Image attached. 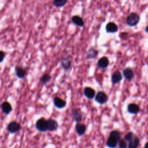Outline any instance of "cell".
<instances>
[{"mask_svg":"<svg viewBox=\"0 0 148 148\" xmlns=\"http://www.w3.org/2000/svg\"><path fill=\"white\" fill-rule=\"evenodd\" d=\"M140 21V16L136 13H131L126 18V23L130 27L136 25Z\"/></svg>","mask_w":148,"mask_h":148,"instance_id":"obj_1","label":"cell"},{"mask_svg":"<svg viewBox=\"0 0 148 148\" xmlns=\"http://www.w3.org/2000/svg\"><path fill=\"white\" fill-rule=\"evenodd\" d=\"M35 127L39 132H46V131H47V120H46L44 117H40L36 121Z\"/></svg>","mask_w":148,"mask_h":148,"instance_id":"obj_2","label":"cell"},{"mask_svg":"<svg viewBox=\"0 0 148 148\" xmlns=\"http://www.w3.org/2000/svg\"><path fill=\"white\" fill-rule=\"evenodd\" d=\"M21 128L20 124L16 121H10L7 125V130L10 134H14L19 131Z\"/></svg>","mask_w":148,"mask_h":148,"instance_id":"obj_3","label":"cell"},{"mask_svg":"<svg viewBox=\"0 0 148 148\" xmlns=\"http://www.w3.org/2000/svg\"><path fill=\"white\" fill-rule=\"evenodd\" d=\"M95 100L98 103L104 104L108 101V97L104 92L99 91L95 95Z\"/></svg>","mask_w":148,"mask_h":148,"instance_id":"obj_4","label":"cell"},{"mask_svg":"<svg viewBox=\"0 0 148 148\" xmlns=\"http://www.w3.org/2000/svg\"><path fill=\"white\" fill-rule=\"evenodd\" d=\"M120 140V139H119L115 136L109 134V136L106 141V145L110 148H114L117 146V145Z\"/></svg>","mask_w":148,"mask_h":148,"instance_id":"obj_5","label":"cell"},{"mask_svg":"<svg viewBox=\"0 0 148 148\" xmlns=\"http://www.w3.org/2000/svg\"><path fill=\"white\" fill-rule=\"evenodd\" d=\"M58 124L57 121L52 119H49L47 120V131H54L57 130Z\"/></svg>","mask_w":148,"mask_h":148,"instance_id":"obj_6","label":"cell"},{"mask_svg":"<svg viewBox=\"0 0 148 148\" xmlns=\"http://www.w3.org/2000/svg\"><path fill=\"white\" fill-rule=\"evenodd\" d=\"M53 103L54 106L58 109H62L65 107L66 105V101L58 97H56L54 98Z\"/></svg>","mask_w":148,"mask_h":148,"instance_id":"obj_7","label":"cell"},{"mask_svg":"<svg viewBox=\"0 0 148 148\" xmlns=\"http://www.w3.org/2000/svg\"><path fill=\"white\" fill-rule=\"evenodd\" d=\"M15 74L17 78L23 79L27 75L26 70L21 66H16L15 68Z\"/></svg>","mask_w":148,"mask_h":148,"instance_id":"obj_8","label":"cell"},{"mask_svg":"<svg viewBox=\"0 0 148 148\" xmlns=\"http://www.w3.org/2000/svg\"><path fill=\"white\" fill-rule=\"evenodd\" d=\"M106 31L108 33H115L118 31L119 28L114 22H109L106 25Z\"/></svg>","mask_w":148,"mask_h":148,"instance_id":"obj_9","label":"cell"},{"mask_svg":"<svg viewBox=\"0 0 148 148\" xmlns=\"http://www.w3.org/2000/svg\"><path fill=\"white\" fill-rule=\"evenodd\" d=\"M1 109L4 114H9L12 110V106L9 102L5 101L1 105Z\"/></svg>","mask_w":148,"mask_h":148,"instance_id":"obj_10","label":"cell"},{"mask_svg":"<svg viewBox=\"0 0 148 148\" xmlns=\"http://www.w3.org/2000/svg\"><path fill=\"white\" fill-rule=\"evenodd\" d=\"M98 66L101 69L106 68L109 64V61L106 57H102L98 61Z\"/></svg>","mask_w":148,"mask_h":148,"instance_id":"obj_11","label":"cell"},{"mask_svg":"<svg viewBox=\"0 0 148 148\" xmlns=\"http://www.w3.org/2000/svg\"><path fill=\"white\" fill-rule=\"evenodd\" d=\"M71 20L75 25L78 27H83L84 25V21L83 19L79 16L75 15L72 16L71 18Z\"/></svg>","mask_w":148,"mask_h":148,"instance_id":"obj_12","label":"cell"},{"mask_svg":"<svg viewBox=\"0 0 148 148\" xmlns=\"http://www.w3.org/2000/svg\"><path fill=\"white\" fill-rule=\"evenodd\" d=\"M123 78L122 75L120 73V72L117 71L116 72H114L113 75H112V77H111V80L113 84H116L118 83L119 82H120L121 79Z\"/></svg>","mask_w":148,"mask_h":148,"instance_id":"obj_13","label":"cell"},{"mask_svg":"<svg viewBox=\"0 0 148 148\" xmlns=\"http://www.w3.org/2000/svg\"><path fill=\"white\" fill-rule=\"evenodd\" d=\"M128 112L131 114H136L139 112L140 108L139 106L134 103H130L127 106Z\"/></svg>","mask_w":148,"mask_h":148,"instance_id":"obj_14","label":"cell"},{"mask_svg":"<svg viewBox=\"0 0 148 148\" xmlns=\"http://www.w3.org/2000/svg\"><path fill=\"white\" fill-rule=\"evenodd\" d=\"M139 143V139L137 136L134 135L128 142V148H138Z\"/></svg>","mask_w":148,"mask_h":148,"instance_id":"obj_15","label":"cell"},{"mask_svg":"<svg viewBox=\"0 0 148 148\" xmlns=\"http://www.w3.org/2000/svg\"><path fill=\"white\" fill-rule=\"evenodd\" d=\"M84 95L88 99H92L95 97V92L93 88L87 87L84 89Z\"/></svg>","mask_w":148,"mask_h":148,"instance_id":"obj_16","label":"cell"},{"mask_svg":"<svg viewBox=\"0 0 148 148\" xmlns=\"http://www.w3.org/2000/svg\"><path fill=\"white\" fill-rule=\"evenodd\" d=\"M123 76H124V77L128 80H131L134 77V76L133 71L130 68H125L123 71Z\"/></svg>","mask_w":148,"mask_h":148,"instance_id":"obj_17","label":"cell"},{"mask_svg":"<svg viewBox=\"0 0 148 148\" xmlns=\"http://www.w3.org/2000/svg\"><path fill=\"white\" fill-rule=\"evenodd\" d=\"M98 54V51L94 49V48H90L86 53V58L87 59H93L95 58Z\"/></svg>","mask_w":148,"mask_h":148,"instance_id":"obj_18","label":"cell"},{"mask_svg":"<svg viewBox=\"0 0 148 148\" xmlns=\"http://www.w3.org/2000/svg\"><path fill=\"white\" fill-rule=\"evenodd\" d=\"M75 130L78 135H83L86 132V127L83 124L77 123L75 126Z\"/></svg>","mask_w":148,"mask_h":148,"instance_id":"obj_19","label":"cell"},{"mask_svg":"<svg viewBox=\"0 0 148 148\" xmlns=\"http://www.w3.org/2000/svg\"><path fill=\"white\" fill-rule=\"evenodd\" d=\"M61 65L65 70H68L71 66V61L68 58H64L61 61Z\"/></svg>","mask_w":148,"mask_h":148,"instance_id":"obj_20","label":"cell"},{"mask_svg":"<svg viewBox=\"0 0 148 148\" xmlns=\"http://www.w3.org/2000/svg\"><path fill=\"white\" fill-rule=\"evenodd\" d=\"M72 114H73V119L75 121L79 122L82 120V113H80V112L78 109H74L73 110Z\"/></svg>","mask_w":148,"mask_h":148,"instance_id":"obj_21","label":"cell"},{"mask_svg":"<svg viewBox=\"0 0 148 148\" xmlns=\"http://www.w3.org/2000/svg\"><path fill=\"white\" fill-rule=\"evenodd\" d=\"M67 2L68 0H53V5L57 8H60L65 5Z\"/></svg>","mask_w":148,"mask_h":148,"instance_id":"obj_22","label":"cell"},{"mask_svg":"<svg viewBox=\"0 0 148 148\" xmlns=\"http://www.w3.org/2000/svg\"><path fill=\"white\" fill-rule=\"evenodd\" d=\"M51 79V76L48 73H45L41 76L40 77V82L43 84H46Z\"/></svg>","mask_w":148,"mask_h":148,"instance_id":"obj_23","label":"cell"},{"mask_svg":"<svg viewBox=\"0 0 148 148\" xmlns=\"http://www.w3.org/2000/svg\"><path fill=\"white\" fill-rule=\"evenodd\" d=\"M118 143H119V148H127V142L125 140L120 139Z\"/></svg>","mask_w":148,"mask_h":148,"instance_id":"obj_24","label":"cell"},{"mask_svg":"<svg viewBox=\"0 0 148 148\" xmlns=\"http://www.w3.org/2000/svg\"><path fill=\"white\" fill-rule=\"evenodd\" d=\"M134 134H133V132H128L125 136V140L126 142H129L131 139V138L134 136Z\"/></svg>","mask_w":148,"mask_h":148,"instance_id":"obj_25","label":"cell"},{"mask_svg":"<svg viewBox=\"0 0 148 148\" xmlns=\"http://www.w3.org/2000/svg\"><path fill=\"white\" fill-rule=\"evenodd\" d=\"M5 57V53L2 50H0V63L2 62Z\"/></svg>","mask_w":148,"mask_h":148,"instance_id":"obj_26","label":"cell"},{"mask_svg":"<svg viewBox=\"0 0 148 148\" xmlns=\"http://www.w3.org/2000/svg\"><path fill=\"white\" fill-rule=\"evenodd\" d=\"M145 31H146V32L148 33V25H147V26L146 27V28H145Z\"/></svg>","mask_w":148,"mask_h":148,"instance_id":"obj_27","label":"cell"},{"mask_svg":"<svg viewBox=\"0 0 148 148\" xmlns=\"http://www.w3.org/2000/svg\"><path fill=\"white\" fill-rule=\"evenodd\" d=\"M144 148H148V142L145 144Z\"/></svg>","mask_w":148,"mask_h":148,"instance_id":"obj_28","label":"cell"},{"mask_svg":"<svg viewBox=\"0 0 148 148\" xmlns=\"http://www.w3.org/2000/svg\"><path fill=\"white\" fill-rule=\"evenodd\" d=\"M147 113H148V109H147Z\"/></svg>","mask_w":148,"mask_h":148,"instance_id":"obj_29","label":"cell"}]
</instances>
